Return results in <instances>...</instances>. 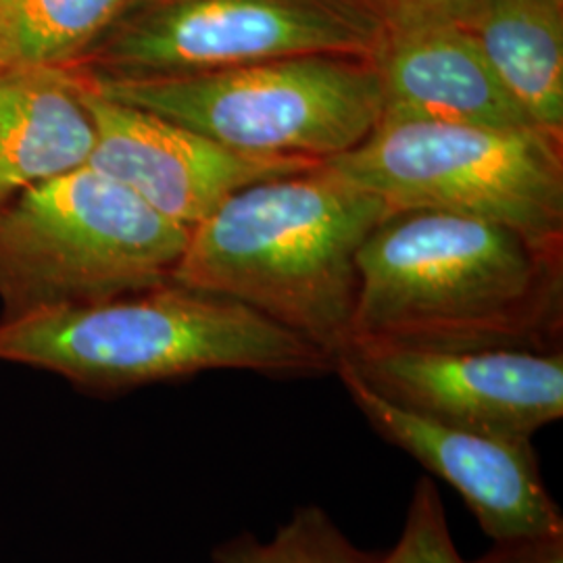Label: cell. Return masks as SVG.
I'll return each mask as SVG.
<instances>
[{"label":"cell","mask_w":563,"mask_h":563,"mask_svg":"<svg viewBox=\"0 0 563 563\" xmlns=\"http://www.w3.org/2000/svg\"><path fill=\"white\" fill-rule=\"evenodd\" d=\"M349 346L562 351L563 249L443 211L388 213L357 253Z\"/></svg>","instance_id":"1"},{"label":"cell","mask_w":563,"mask_h":563,"mask_svg":"<svg viewBox=\"0 0 563 563\" xmlns=\"http://www.w3.org/2000/svg\"><path fill=\"white\" fill-rule=\"evenodd\" d=\"M388 213L322 163L255 181L190 228L172 282L242 302L336 362L351 339L357 253Z\"/></svg>","instance_id":"2"},{"label":"cell","mask_w":563,"mask_h":563,"mask_svg":"<svg viewBox=\"0 0 563 563\" xmlns=\"http://www.w3.org/2000/svg\"><path fill=\"white\" fill-rule=\"evenodd\" d=\"M0 363L123 393L213 369L320 378L336 362L242 302L174 282L101 301L0 316Z\"/></svg>","instance_id":"3"},{"label":"cell","mask_w":563,"mask_h":563,"mask_svg":"<svg viewBox=\"0 0 563 563\" xmlns=\"http://www.w3.org/2000/svg\"><path fill=\"white\" fill-rule=\"evenodd\" d=\"M81 76L109 99L267 159L328 162L360 146L383 118L378 71L365 57L309 55L167 78Z\"/></svg>","instance_id":"4"},{"label":"cell","mask_w":563,"mask_h":563,"mask_svg":"<svg viewBox=\"0 0 563 563\" xmlns=\"http://www.w3.org/2000/svg\"><path fill=\"white\" fill-rule=\"evenodd\" d=\"M190 236L90 165L0 207L2 316L172 282Z\"/></svg>","instance_id":"5"},{"label":"cell","mask_w":563,"mask_h":563,"mask_svg":"<svg viewBox=\"0 0 563 563\" xmlns=\"http://www.w3.org/2000/svg\"><path fill=\"white\" fill-rule=\"evenodd\" d=\"M390 213L443 211L563 249V141L543 130L399 121L322 163Z\"/></svg>","instance_id":"6"},{"label":"cell","mask_w":563,"mask_h":563,"mask_svg":"<svg viewBox=\"0 0 563 563\" xmlns=\"http://www.w3.org/2000/svg\"><path fill=\"white\" fill-rule=\"evenodd\" d=\"M386 21L376 0H139L71 69L167 78L309 55L372 59Z\"/></svg>","instance_id":"7"},{"label":"cell","mask_w":563,"mask_h":563,"mask_svg":"<svg viewBox=\"0 0 563 563\" xmlns=\"http://www.w3.org/2000/svg\"><path fill=\"white\" fill-rule=\"evenodd\" d=\"M336 362L386 401L463 430L532 441L563 416V351L357 344Z\"/></svg>","instance_id":"8"},{"label":"cell","mask_w":563,"mask_h":563,"mask_svg":"<svg viewBox=\"0 0 563 563\" xmlns=\"http://www.w3.org/2000/svg\"><path fill=\"white\" fill-rule=\"evenodd\" d=\"M69 71L97 136L88 165L186 228H195L249 184L320 165L230 151L176 121L109 99L76 69Z\"/></svg>","instance_id":"9"},{"label":"cell","mask_w":563,"mask_h":563,"mask_svg":"<svg viewBox=\"0 0 563 563\" xmlns=\"http://www.w3.org/2000/svg\"><path fill=\"white\" fill-rule=\"evenodd\" d=\"M334 374L372 430L453 486L493 541L563 530L532 441L428 420L386 401L344 363L336 362Z\"/></svg>","instance_id":"10"},{"label":"cell","mask_w":563,"mask_h":563,"mask_svg":"<svg viewBox=\"0 0 563 563\" xmlns=\"http://www.w3.org/2000/svg\"><path fill=\"white\" fill-rule=\"evenodd\" d=\"M372 60L383 92L380 123L437 121L504 130L537 128L476 41L446 15H388Z\"/></svg>","instance_id":"11"},{"label":"cell","mask_w":563,"mask_h":563,"mask_svg":"<svg viewBox=\"0 0 563 563\" xmlns=\"http://www.w3.org/2000/svg\"><path fill=\"white\" fill-rule=\"evenodd\" d=\"M95 125L65 67L0 69V207L88 165Z\"/></svg>","instance_id":"12"},{"label":"cell","mask_w":563,"mask_h":563,"mask_svg":"<svg viewBox=\"0 0 563 563\" xmlns=\"http://www.w3.org/2000/svg\"><path fill=\"white\" fill-rule=\"evenodd\" d=\"M444 15L476 41L534 125L563 141V0H463Z\"/></svg>","instance_id":"13"},{"label":"cell","mask_w":563,"mask_h":563,"mask_svg":"<svg viewBox=\"0 0 563 563\" xmlns=\"http://www.w3.org/2000/svg\"><path fill=\"white\" fill-rule=\"evenodd\" d=\"M139 0H0V69L71 67Z\"/></svg>","instance_id":"14"},{"label":"cell","mask_w":563,"mask_h":563,"mask_svg":"<svg viewBox=\"0 0 563 563\" xmlns=\"http://www.w3.org/2000/svg\"><path fill=\"white\" fill-rule=\"evenodd\" d=\"M380 553L363 551L318 505L297 509L269 541L244 532L213 551V563H378Z\"/></svg>","instance_id":"15"},{"label":"cell","mask_w":563,"mask_h":563,"mask_svg":"<svg viewBox=\"0 0 563 563\" xmlns=\"http://www.w3.org/2000/svg\"><path fill=\"white\" fill-rule=\"evenodd\" d=\"M378 563H470L451 537L437 484L420 478L405 514L401 537Z\"/></svg>","instance_id":"16"},{"label":"cell","mask_w":563,"mask_h":563,"mask_svg":"<svg viewBox=\"0 0 563 563\" xmlns=\"http://www.w3.org/2000/svg\"><path fill=\"white\" fill-rule=\"evenodd\" d=\"M493 543L483 558L470 563H563V530Z\"/></svg>","instance_id":"17"},{"label":"cell","mask_w":563,"mask_h":563,"mask_svg":"<svg viewBox=\"0 0 563 563\" xmlns=\"http://www.w3.org/2000/svg\"><path fill=\"white\" fill-rule=\"evenodd\" d=\"M388 15H399V13H449L463 0H376Z\"/></svg>","instance_id":"18"}]
</instances>
